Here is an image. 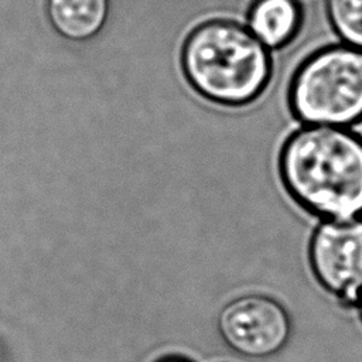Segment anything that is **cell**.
<instances>
[{
  "label": "cell",
  "instance_id": "cell-1",
  "mask_svg": "<svg viewBox=\"0 0 362 362\" xmlns=\"http://www.w3.org/2000/svg\"><path fill=\"white\" fill-rule=\"evenodd\" d=\"M277 170L287 195L311 216L362 218V136L349 127L303 124L283 141Z\"/></svg>",
  "mask_w": 362,
  "mask_h": 362
},
{
  "label": "cell",
  "instance_id": "cell-2",
  "mask_svg": "<svg viewBox=\"0 0 362 362\" xmlns=\"http://www.w3.org/2000/svg\"><path fill=\"white\" fill-rule=\"evenodd\" d=\"M181 66L202 98L223 106L255 102L273 75L270 49L246 25L223 18L208 20L188 34Z\"/></svg>",
  "mask_w": 362,
  "mask_h": 362
},
{
  "label": "cell",
  "instance_id": "cell-3",
  "mask_svg": "<svg viewBox=\"0 0 362 362\" xmlns=\"http://www.w3.org/2000/svg\"><path fill=\"white\" fill-rule=\"evenodd\" d=\"M287 103L303 124L362 122V48L332 42L311 51L290 78Z\"/></svg>",
  "mask_w": 362,
  "mask_h": 362
},
{
  "label": "cell",
  "instance_id": "cell-4",
  "mask_svg": "<svg viewBox=\"0 0 362 362\" xmlns=\"http://www.w3.org/2000/svg\"><path fill=\"white\" fill-rule=\"evenodd\" d=\"M307 259L317 283L345 305L362 291V218L322 219L313 229Z\"/></svg>",
  "mask_w": 362,
  "mask_h": 362
},
{
  "label": "cell",
  "instance_id": "cell-5",
  "mask_svg": "<svg viewBox=\"0 0 362 362\" xmlns=\"http://www.w3.org/2000/svg\"><path fill=\"white\" fill-rule=\"evenodd\" d=\"M219 331L236 352L252 358H266L287 344L291 321L279 301L253 294L225 305L219 315Z\"/></svg>",
  "mask_w": 362,
  "mask_h": 362
},
{
  "label": "cell",
  "instance_id": "cell-6",
  "mask_svg": "<svg viewBox=\"0 0 362 362\" xmlns=\"http://www.w3.org/2000/svg\"><path fill=\"white\" fill-rule=\"evenodd\" d=\"M247 28L269 49L291 44L303 25L298 0H253L246 16Z\"/></svg>",
  "mask_w": 362,
  "mask_h": 362
},
{
  "label": "cell",
  "instance_id": "cell-7",
  "mask_svg": "<svg viewBox=\"0 0 362 362\" xmlns=\"http://www.w3.org/2000/svg\"><path fill=\"white\" fill-rule=\"evenodd\" d=\"M109 0H45L51 27L65 40L88 41L96 37L109 17Z\"/></svg>",
  "mask_w": 362,
  "mask_h": 362
},
{
  "label": "cell",
  "instance_id": "cell-8",
  "mask_svg": "<svg viewBox=\"0 0 362 362\" xmlns=\"http://www.w3.org/2000/svg\"><path fill=\"white\" fill-rule=\"evenodd\" d=\"M325 14L341 42L362 48V0H325Z\"/></svg>",
  "mask_w": 362,
  "mask_h": 362
},
{
  "label": "cell",
  "instance_id": "cell-9",
  "mask_svg": "<svg viewBox=\"0 0 362 362\" xmlns=\"http://www.w3.org/2000/svg\"><path fill=\"white\" fill-rule=\"evenodd\" d=\"M355 305L358 307V314H359V318H361V321H362V291H361V294H359L358 301H356Z\"/></svg>",
  "mask_w": 362,
  "mask_h": 362
},
{
  "label": "cell",
  "instance_id": "cell-10",
  "mask_svg": "<svg viewBox=\"0 0 362 362\" xmlns=\"http://www.w3.org/2000/svg\"><path fill=\"white\" fill-rule=\"evenodd\" d=\"M161 362H185L182 359H165V361H161Z\"/></svg>",
  "mask_w": 362,
  "mask_h": 362
}]
</instances>
